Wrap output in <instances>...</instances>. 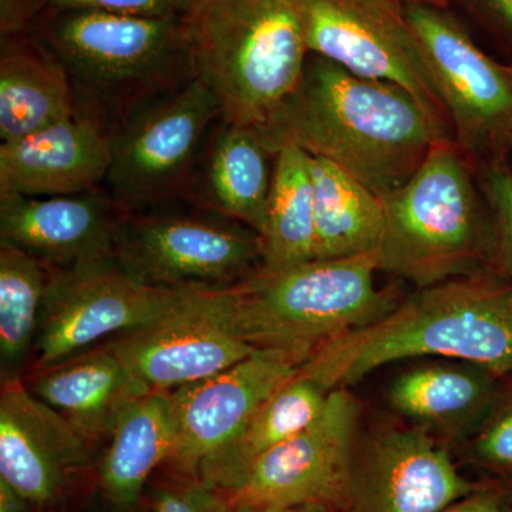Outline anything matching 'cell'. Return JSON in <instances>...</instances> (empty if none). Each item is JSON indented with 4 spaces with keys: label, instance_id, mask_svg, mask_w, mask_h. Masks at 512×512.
Listing matches in <instances>:
<instances>
[{
    "label": "cell",
    "instance_id": "35",
    "mask_svg": "<svg viewBox=\"0 0 512 512\" xmlns=\"http://www.w3.org/2000/svg\"><path fill=\"white\" fill-rule=\"evenodd\" d=\"M487 3L498 22L512 30V0H487Z\"/></svg>",
    "mask_w": 512,
    "mask_h": 512
},
{
    "label": "cell",
    "instance_id": "22",
    "mask_svg": "<svg viewBox=\"0 0 512 512\" xmlns=\"http://www.w3.org/2000/svg\"><path fill=\"white\" fill-rule=\"evenodd\" d=\"M72 89L62 64L32 30L2 37L0 140H18L69 119Z\"/></svg>",
    "mask_w": 512,
    "mask_h": 512
},
{
    "label": "cell",
    "instance_id": "16",
    "mask_svg": "<svg viewBox=\"0 0 512 512\" xmlns=\"http://www.w3.org/2000/svg\"><path fill=\"white\" fill-rule=\"evenodd\" d=\"M96 441L30 392L20 377L0 390V478L36 510L53 507L69 478L92 466Z\"/></svg>",
    "mask_w": 512,
    "mask_h": 512
},
{
    "label": "cell",
    "instance_id": "15",
    "mask_svg": "<svg viewBox=\"0 0 512 512\" xmlns=\"http://www.w3.org/2000/svg\"><path fill=\"white\" fill-rule=\"evenodd\" d=\"M299 369L285 353L255 350L224 372L171 390L173 447L168 466L194 480L202 461L234 439Z\"/></svg>",
    "mask_w": 512,
    "mask_h": 512
},
{
    "label": "cell",
    "instance_id": "26",
    "mask_svg": "<svg viewBox=\"0 0 512 512\" xmlns=\"http://www.w3.org/2000/svg\"><path fill=\"white\" fill-rule=\"evenodd\" d=\"M261 244V271H284L315 261L311 157L293 144H284L276 153Z\"/></svg>",
    "mask_w": 512,
    "mask_h": 512
},
{
    "label": "cell",
    "instance_id": "3",
    "mask_svg": "<svg viewBox=\"0 0 512 512\" xmlns=\"http://www.w3.org/2000/svg\"><path fill=\"white\" fill-rule=\"evenodd\" d=\"M32 32L62 64L74 114L110 134L131 114L197 79L184 18L49 10Z\"/></svg>",
    "mask_w": 512,
    "mask_h": 512
},
{
    "label": "cell",
    "instance_id": "27",
    "mask_svg": "<svg viewBox=\"0 0 512 512\" xmlns=\"http://www.w3.org/2000/svg\"><path fill=\"white\" fill-rule=\"evenodd\" d=\"M49 266L36 256L0 242V363L3 380L35 348Z\"/></svg>",
    "mask_w": 512,
    "mask_h": 512
},
{
    "label": "cell",
    "instance_id": "2",
    "mask_svg": "<svg viewBox=\"0 0 512 512\" xmlns=\"http://www.w3.org/2000/svg\"><path fill=\"white\" fill-rule=\"evenodd\" d=\"M419 288L383 318L329 343L299 373L349 387L400 360L443 357L512 375V285L488 274Z\"/></svg>",
    "mask_w": 512,
    "mask_h": 512
},
{
    "label": "cell",
    "instance_id": "39",
    "mask_svg": "<svg viewBox=\"0 0 512 512\" xmlns=\"http://www.w3.org/2000/svg\"><path fill=\"white\" fill-rule=\"evenodd\" d=\"M511 309H512V293H511Z\"/></svg>",
    "mask_w": 512,
    "mask_h": 512
},
{
    "label": "cell",
    "instance_id": "40",
    "mask_svg": "<svg viewBox=\"0 0 512 512\" xmlns=\"http://www.w3.org/2000/svg\"><path fill=\"white\" fill-rule=\"evenodd\" d=\"M511 70H512V64H511Z\"/></svg>",
    "mask_w": 512,
    "mask_h": 512
},
{
    "label": "cell",
    "instance_id": "13",
    "mask_svg": "<svg viewBox=\"0 0 512 512\" xmlns=\"http://www.w3.org/2000/svg\"><path fill=\"white\" fill-rule=\"evenodd\" d=\"M478 487L437 437L413 426H379L357 439L346 511L440 512Z\"/></svg>",
    "mask_w": 512,
    "mask_h": 512
},
{
    "label": "cell",
    "instance_id": "30",
    "mask_svg": "<svg viewBox=\"0 0 512 512\" xmlns=\"http://www.w3.org/2000/svg\"><path fill=\"white\" fill-rule=\"evenodd\" d=\"M49 10H100L150 18H185L194 0H42Z\"/></svg>",
    "mask_w": 512,
    "mask_h": 512
},
{
    "label": "cell",
    "instance_id": "21",
    "mask_svg": "<svg viewBox=\"0 0 512 512\" xmlns=\"http://www.w3.org/2000/svg\"><path fill=\"white\" fill-rule=\"evenodd\" d=\"M25 383L37 399L96 443L110 436L128 404L151 392L110 342L36 369Z\"/></svg>",
    "mask_w": 512,
    "mask_h": 512
},
{
    "label": "cell",
    "instance_id": "28",
    "mask_svg": "<svg viewBox=\"0 0 512 512\" xmlns=\"http://www.w3.org/2000/svg\"><path fill=\"white\" fill-rule=\"evenodd\" d=\"M491 222V272L512 285V167L508 160L476 168Z\"/></svg>",
    "mask_w": 512,
    "mask_h": 512
},
{
    "label": "cell",
    "instance_id": "20",
    "mask_svg": "<svg viewBox=\"0 0 512 512\" xmlns=\"http://www.w3.org/2000/svg\"><path fill=\"white\" fill-rule=\"evenodd\" d=\"M276 153L261 131L217 121L195 177L188 204L265 231Z\"/></svg>",
    "mask_w": 512,
    "mask_h": 512
},
{
    "label": "cell",
    "instance_id": "7",
    "mask_svg": "<svg viewBox=\"0 0 512 512\" xmlns=\"http://www.w3.org/2000/svg\"><path fill=\"white\" fill-rule=\"evenodd\" d=\"M220 101L201 79L131 114L111 133L103 190L126 212L190 201Z\"/></svg>",
    "mask_w": 512,
    "mask_h": 512
},
{
    "label": "cell",
    "instance_id": "5",
    "mask_svg": "<svg viewBox=\"0 0 512 512\" xmlns=\"http://www.w3.org/2000/svg\"><path fill=\"white\" fill-rule=\"evenodd\" d=\"M377 252L266 272L221 291L229 326L256 350H276L299 366L320 349L396 308L376 285Z\"/></svg>",
    "mask_w": 512,
    "mask_h": 512
},
{
    "label": "cell",
    "instance_id": "29",
    "mask_svg": "<svg viewBox=\"0 0 512 512\" xmlns=\"http://www.w3.org/2000/svg\"><path fill=\"white\" fill-rule=\"evenodd\" d=\"M466 444L471 460L512 491V380L504 382L487 419Z\"/></svg>",
    "mask_w": 512,
    "mask_h": 512
},
{
    "label": "cell",
    "instance_id": "24",
    "mask_svg": "<svg viewBox=\"0 0 512 512\" xmlns=\"http://www.w3.org/2000/svg\"><path fill=\"white\" fill-rule=\"evenodd\" d=\"M101 458L100 485L116 510L140 505L147 480L173 447L170 392H150L128 404Z\"/></svg>",
    "mask_w": 512,
    "mask_h": 512
},
{
    "label": "cell",
    "instance_id": "4",
    "mask_svg": "<svg viewBox=\"0 0 512 512\" xmlns=\"http://www.w3.org/2000/svg\"><path fill=\"white\" fill-rule=\"evenodd\" d=\"M184 22L197 77L220 101L222 119L266 130L311 55L302 0H194Z\"/></svg>",
    "mask_w": 512,
    "mask_h": 512
},
{
    "label": "cell",
    "instance_id": "31",
    "mask_svg": "<svg viewBox=\"0 0 512 512\" xmlns=\"http://www.w3.org/2000/svg\"><path fill=\"white\" fill-rule=\"evenodd\" d=\"M151 512H232L228 498L198 481L163 485L151 495Z\"/></svg>",
    "mask_w": 512,
    "mask_h": 512
},
{
    "label": "cell",
    "instance_id": "18",
    "mask_svg": "<svg viewBox=\"0 0 512 512\" xmlns=\"http://www.w3.org/2000/svg\"><path fill=\"white\" fill-rule=\"evenodd\" d=\"M110 161L109 131L73 114L0 144V195L55 197L99 190Z\"/></svg>",
    "mask_w": 512,
    "mask_h": 512
},
{
    "label": "cell",
    "instance_id": "38",
    "mask_svg": "<svg viewBox=\"0 0 512 512\" xmlns=\"http://www.w3.org/2000/svg\"><path fill=\"white\" fill-rule=\"evenodd\" d=\"M507 160H508V163H512V134H511V138H510V143H508V147H507ZM511 167H512V165H511Z\"/></svg>",
    "mask_w": 512,
    "mask_h": 512
},
{
    "label": "cell",
    "instance_id": "23",
    "mask_svg": "<svg viewBox=\"0 0 512 512\" xmlns=\"http://www.w3.org/2000/svg\"><path fill=\"white\" fill-rule=\"evenodd\" d=\"M330 392L298 373L256 410L234 439L202 461L194 481L224 495L234 493L259 458L318 419Z\"/></svg>",
    "mask_w": 512,
    "mask_h": 512
},
{
    "label": "cell",
    "instance_id": "34",
    "mask_svg": "<svg viewBox=\"0 0 512 512\" xmlns=\"http://www.w3.org/2000/svg\"><path fill=\"white\" fill-rule=\"evenodd\" d=\"M36 510L28 498L0 478V512H32Z\"/></svg>",
    "mask_w": 512,
    "mask_h": 512
},
{
    "label": "cell",
    "instance_id": "8",
    "mask_svg": "<svg viewBox=\"0 0 512 512\" xmlns=\"http://www.w3.org/2000/svg\"><path fill=\"white\" fill-rule=\"evenodd\" d=\"M116 259L153 288L225 291L261 271L262 244L239 222L183 202L124 214Z\"/></svg>",
    "mask_w": 512,
    "mask_h": 512
},
{
    "label": "cell",
    "instance_id": "33",
    "mask_svg": "<svg viewBox=\"0 0 512 512\" xmlns=\"http://www.w3.org/2000/svg\"><path fill=\"white\" fill-rule=\"evenodd\" d=\"M232 512H348L336 505L325 503H299L274 507H232Z\"/></svg>",
    "mask_w": 512,
    "mask_h": 512
},
{
    "label": "cell",
    "instance_id": "9",
    "mask_svg": "<svg viewBox=\"0 0 512 512\" xmlns=\"http://www.w3.org/2000/svg\"><path fill=\"white\" fill-rule=\"evenodd\" d=\"M407 22L447 113L454 140L474 167L507 160L512 134V70L436 6L407 3Z\"/></svg>",
    "mask_w": 512,
    "mask_h": 512
},
{
    "label": "cell",
    "instance_id": "25",
    "mask_svg": "<svg viewBox=\"0 0 512 512\" xmlns=\"http://www.w3.org/2000/svg\"><path fill=\"white\" fill-rule=\"evenodd\" d=\"M311 157L315 201V259L352 258L379 251L382 198L326 158Z\"/></svg>",
    "mask_w": 512,
    "mask_h": 512
},
{
    "label": "cell",
    "instance_id": "14",
    "mask_svg": "<svg viewBox=\"0 0 512 512\" xmlns=\"http://www.w3.org/2000/svg\"><path fill=\"white\" fill-rule=\"evenodd\" d=\"M110 343L151 392L201 382L256 350L229 326L221 291L194 292L167 315Z\"/></svg>",
    "mask_w": 512,
    "mask_h": 512
},
{
    "label": "cell",
    "instance_id": "6",
    "mask_svg": "<svg viewBox=\"0 0 512 512\" xmlns=\"http://www.w3.org/2000/svg\"><path fill=\"white\" fill-rule=\"evenodd\" d=\"M382 202L379 271L417 289L490 271V214L476 167L454 138L431 148L412 178Z\"/></svg>",
    "mask_w": 512,
    "mask_h": 512
},
{
    "label": "cell",
    "instance_id": "1",
    "mask_svg": "<svg viewBox=\"0 0 512 512\" xmlns=\"http://www.w3.org/2000/svg\"><path fill=\"white\" fill-rule=\"evenodd\" d=\"M278 153L284 144L326 158L380 198L402 187L451 128L409 92L362 79L309 55L298 89L261 131Z\"/></svg>",
    "mask_w": 512,
    "mask_h": 512
},
{
    "label": "cell",
    "instance_id": "10",
    "mask_svg": "<svg viewBox=\"0 0 512 512\" xmlns=\"http://www.w3.org/2000/svg\"><path fill=\"white\" fill-rule=\"evenodd\" d=\"M192 293L141 284L116 256L67 268L49 266L32 352L35 370L92 349L107 336L143 328Z\"/></svg>",
    "mask_w": 512,
    "mask_h": 512
},
{
    "label": "cell",
    "instance_id": "36",
    "mask_svg": "<svg viewBox=\"0 0 512 512\" xmlns=\"http://www.w3.org/2000/svg\"><path fill=\"white\" fill-rule=\"evenodd\" d=\"M407 3H423V5L436 6V8H446L450 0H406Z\"/></svg>",
    "mask_w": 512,
    "mask_h": 512
},
{
    "label": "cell",
    "instance_id": "37",
    "mask_svg": "<svg viewBox=\"0 0 512 512\" xmlns=\"http://www.w3.org/2000/svg\"><path fill=\"white\" fill-rule=\"evenodd\" d=\"M117 512H151V510H146V508L137 505V507L128 508V510H117Z\"/></svg>",
    "mask_w": 512,
    "mask_h": 512
},
{
    "label": "cell",
    "instance_id": "32",
    "mask_svg": "<svg viewBox=\"0 0 512 512\" xmlns=\"http://www.w3.org/2000/svg\"><path fill=\"white\" fill-rule=\"evenodd\" d=\"M440 512H512V491L503 484H480Z\"/></svg>",
    "mask_w": 512,
    "mask_h": 512
},
{
    "label": "cell",
    "instance_id": "19",
    "mask_svg": "<svg viewBox=\"0 0 512 512\" xmlns=\"http://www.w3.org/2000/svg\"><path fill=\"white\" fill-rule=\"evenodd\" d=\"M504 377L460 360L404 370L390 383L394 413L446 443H467L493 409Z\"/></svg>",
    "mask_w": 512,
    "mask_h": 512
},
{
    "label": "cell",
    "instance_id": "11",
    "mask_svg": "<svg viewBox=\"0 0 512 512\" xmlns=\"http://www.w3.org/2000/svg\"><path fill=\"white\" fill-rule=\"evenodd\" d=\"M302 12L311 55L402 87L450 127L400 0H302Z\"/></svg>",
    "mask_w": 512,
    "mask_h": 512
},
{
    "label": "cell",
    "instance_id": "12",
    "mask_svg": "<svg viewBox=\"0 0 512 512\" xmlns=\"http://www.w3.org/2000/svg\"><path fill=\"white\" fill-rule=\"evenodd\" d=\"M359 400L333 389L318 419L268 451L244 483L225 495L232 507L325 503L346 511L353 453L360 434Z\"/></svg>",
    "mask_w": 512,
    "mask_h": 512
},
{
    "label": "cell",
    "instance_id": "17",
    "mask_svg": "<svg viewBox=\"0 0 512 512\" xmlns=\"http://www.w3.org/2000/svg\"><path fill=\"white\" fill-rule=\"evenodd\" d=\"M124 212L99 190L55 197L0 195V242L67 268L116 256Z\"/></svg>",
    "mask_w": 512,
    "mask_h": 512
}]
</instances>
